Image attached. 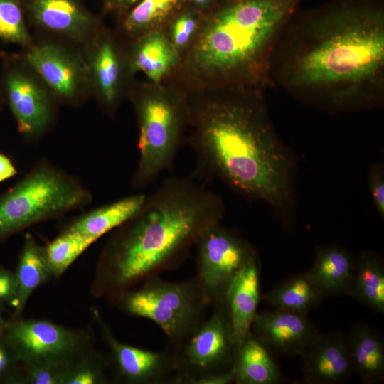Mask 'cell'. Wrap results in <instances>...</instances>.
I'll list each match as a JSON object with an SVG mask.
<instances>
[{
	"label": "cell",
	"instance_id": "cell-1",
	"mask_svg": "<svg viewBox=\"0 0 384 384\" xmlns=\"http://www.w3.org/2000/svg\"><path fill=\"white\" fill-rule=\"evenodd\" d=\"M272 87L330 113L384 101V5L381 0H331L297 12L270 64Z\"/></svg>",
	"mask_w": 384,
	"mask_h": 384
},
{
	"label": "cell",
	"instance_id": "cell-2",
	"mask_svg": "<svg viewBox=\"0 0 384 384\" xmlns=\"http://www.w3.org/2000/svg\"><path fill=\"white\" fill-rule=\"evenodd\" d=\"M265 91L230 87L188 92L186 141L202 176L218 179L286 218L294 162L270 117Z\"/></svg>",
	"mask_w": 384,
	"mask_h": 384
},
{
	"label": "cell",
	"instance_id": "cell-3",
	"mask_svg": "<svg viewBox=\"0 0 384 384\" xmlns=\"http://www.w3.org/2000/svg\"><path fill=\"white\" fill-rule=\"evenodd\" d=\"M225 212L221 197L191 178H166L146 194L134 216L113 230L97 262L93 296L111 299L178 268L201 235L220 223Z\"/></svg>",
	"mask_w": 384,
	"mask_h": 384
},
{
	"label": "cell",
	"instance_id": "cell-4",
	"mask_svg": "<svg viewBox=\"0 0 384 384\" xmlns=\"http://www.w3.org/2000/svg\"><path fill=\"white\" fill-rule=\"evenodd\" d=\"M301 0H223L164 83L185 92L230 87H272L275 44Z\"/></svg>",
	"mask_w": 384,
	"mask_h": 384
},
{
	"label": "cell",
	"instance_id": "cell-5",
	"mask_svg": "<svg viewBox=\"0 0 384 384\" xmlns=\"http://www.w3.org/2000/svg\"><path fill=\"white\" fill-rule=\"evenodd\" d=\"M138 123L139 159L132 186L142 189L173 166L186 140L188 93L169 84L146 81L131 92Z\"/></svg>",
	"mask_w": 384,
	"mask_h": 384
},
{
	"label": "cell",
	"instance_id": "cell-6",
	"mask_svg": "<svg viewBox=\"0 0 384 384\" xmlns=\"http://www.w3.org/2000/svg\"><path fill=\"white\" fill-rule=\"evenodd\" d=\"M92 195L75 176L42 160L0 196V242L47 220L88 205Z\"/></svg>",
	"mask_w": 384,
	"mask_h": 384
},
{
	"label": "cell",
	"instance_id": "cell-7",
	"mask_svg": "<svg viewBox=\"0 0 384 384\" xmlns=\"http://www.w3.org/2000/svg\"><path fill=\"white\" fill-rule=\"evenodd\" d=\"M111 299L125 314L154 322L164 333L168 346L180 347L206 319L207 303L196 278L179 282L150 277Z\"/></svg>",
	"mask_w": 384,
	"mask_h": 384
},
{
	"label": "cell",
	"instance_id": "cell-8",
	"mask_svg": "<svg viewBox=\"0 0 384 384\" xmlns=\"http://www.w3.org/2000/svg\"><path fill=\"white\" fill-rule=\"evenodd\" d=\"M174 350L182 384H195L202 378L230 370L235 345L225 300L213 304L209 317Z\"/></svg>",
	"mask_w": 384,
	"mask_h": 384
},
{
	"label": "cell",
	"instance_id": "cell-9",
	"mask_svg": "<svg viewBox=\"0 0 384 384\" xmlns=\"http://www.w3.org/2000/svg\"><path fill=\"white\" fill-rule=\"evenodd\" d=\"M197 279L209 305L225 300L230 284L256 255L252 246L220 223L206 230L196 242Z\"/></svg>",
	"mask_w": 384,
	"mask_h": 384
},
{
	"label": "cell",
	"instance_id": "cell-10",
	"mask_svg": "<svg viewBox=\"0 0 384 384\" xmlns=\"http://www.w3.org/2000/svg\"><path fill=\"white\" fill-rule=\"evenodd\" d=\"M1 325L21 364L75 361L92 348V336L88 329H71L46 320L21 317Z\"/></svg>",
	"mask_w": 384,
	"mask_h": 384
},
{
	"label": "cell",
	"instance_id": "cell-11",
	"mask_svg": "<svg viewBox=\"0 0 384 384\" xmlns=\"http://www.w3.org/2000/svg\"><path fill=\"white\" fill-rule=\"evenodd\" d=\"M102 341L109 350V366L116 380L126 384H182L176 352L154 351L119 341L100 313L93 309Z\"/></svg>",
	"mask_w": 384,
	"mask_h": 384
},
{
	"label": "cell",
	"instance_id": "cell-12",
	"mask_svg": "<svg viewBox=\"0 0 384 384\" xmlns=\"http://www.w3.org/2000/svg\"><path fill=\"white\" fill-rule=\"evenodd\" d=\"M251 333L270 352L300 356L320 334L307 313L279 309L257 312Z\"/></svg>",
	"mask_w": 384,
	"mask_h": 384
},
{
	"label": "cell",
	"instance_id": "cell-13",
	"mask_svg": "<svg viewBox=\"0 0 384 384\" xmlns=\"http://www.w3.org/2000/svg\"><path fill=\"white\" fill-rule=\"evenodd\" d=\"M4 87L8 105L18 132L26 138L40 136L50 122L52 111L46 93L30 76L18 70L6 75Z\"/></svg>",
	"mask_w": 384,
	"mask_h": 384
},
{
	"label": "cell",
	"instance_id": "cell-14",
	"mask_svg": "<svg viewBox=\"0 0 384 384\" xmlns=\"http://www.w3.org/2000/svg\"><path fill=\"white\" fill-rule=\"evenodd\" d=\"M90 70L101 102L108 112L113 113L120 101L126 79L134 75L127 51L123 52L118 42L107 32L98 36L93 46Z\"/></svg>",
	"mask_w": 384,
	"mask_h": 384
},
{
	"label": "cell",
	"instance_id": "cell-15",
	"mask_svg": "<svg viewBox=\"0 0 384 384\" xmlns=\"http://www.w3.org/2000/svg\"><path fill=\"white\" fill-rule=\"evenodd\" d=\"M302 357L306 384H342L353 373L346 336L341 331L320 334Z\"/></svg>",
	"mask_w": 384,
	"mask_h": 384
},
{
	"label": "cell",
	"instance_id": "cell-16",
	"mask_svg": "<svg viewBox=\"0 0 384 384\" xmlns=\"http://www.w3.org/2000/svg\"><path fill=\"white\" fill-rule=\"evenodd\" d=\"M26 60L60 97L71 99L78 93L82 82L80 66L59 47L50 43L34 46L26 52Z\"/></svg>",
	"mask_w": 384,
	"mask_h": 384
},
{
	"label": "cell",
	"instance_id": "cell-17",
	"mask_svg": "<svg viewBox=\"0 0 384 384\" xmlns=\"http://www.w3.org/2000/svg\"><path fill=\"white\" fill-rule=\"evenodd\" d=\"M127 54L132 73H142L147 81L154 84L164 83L181 58L163 30L137 38L129 43Z\"/></svg>",
	"mask_w": 384,
	"mask_h": 384
},
{
	"label": "cell",
	"instance_id": "cell-18",
	"mask_svg": "<svg viewBox=\"0 0 384 384\" xmlns=\"http://www.w3.org/2000/svg\"><path fill=\"white\" fill-rule=\"evenodd\" d=\"M257 255L251 258L235 277L225 296L235 348L251 334L261 295L260 268Z\"/></svg>",
	"mask_w": 384,
	"mask_h": 384
},
{
	"label": "cell",
	"instance_id": "cell-19",
	"mask_svg": "<svg viewBox=\"0 0 384 384\" xmlns=\"http://www.w3.org/2000/svg\"><path fill=\"white\" fill-rule=\"evenodd\" d=\"M33 21L48 30L75 38L94 26L92 16L76 0H25Z\"/></svg>",
	"mask_w": 384,
	"mask_h": 384
},
{
	"label": "cell",
	"instance_id": "cell-20",
	"mask_svg": "<svg viewBox=\"0 0 384 384\" xmlns=\"http://www.w3.org/2000/svg\"><path fill=\"white\" fill-rule=\"evenodd\" d=\"M353 372L366 384L384 380V341L380 333L364 322L354 324L346 336Z\"/></svg>",
	"mask_w": 384,
	"mask_h": 384
},
{
	"label": "cell",
	"instance_id": "cell-21",
	"mask_svg": "<svg viewBox=\"0 0 384 384\" xmlns=\"http://www.w3.org/2000/svg\"><path fill=\"white\" fill-rule=\"evenodd\" d=\"M355 271L356 262L351 255L336 246L319 250L309 270L324 297L352 296Z\"/></svg>",
	"mask_w": 384,
	"mask_h": 384
},
{
	"label": "cell",
	"instance_id": "cell-22",
	"mask_svg": "<svg viewBox=\"0 0 384 384\" xmlns=\"http://www.w3.org/2000/svg\"><path fill=\"white\" fill-rule=\"evenodd\" d=\"M232 370L236 384H276L282 379L270 351L252 333L235 348Z\"/></svg>",
	"mask_w": 384,
	"mask_h": 384
},
{
	"label": "cell",
	"instance_id": "cell-23",
	"mask_svg": "<svg viewBox=\"0 0 384 384\" xmlns=\"http://www.w3.org/2000/svg\"><path fill=\"white\" fill-rule=\"evenodd\" d=\"M18 292L11 319L21 316L33 292L53 277L46 248L27 234L19 254L16 270Z\"/></svg>",
	"mask_w": 384,
	"mask_h": 384
},
{
	"label": "cell",
	"instance_id": "cell-24",
	"mask_svg": "<svg viewBox=\"0 0 384 384\" xmlns=\"http://www.w3.org/2000/svg\"><path fill=\"white\" fill-rule=\"evenodd\" d=\"M146 196V193H136L95 208L76 219L67 229L97 240L134 216Z\"/></svg>",
	"mask_w": 384,
	"mask_h": 384
},
{
	"label": "cell",
	"instance_id": "cell-25",
	"mask_svg": "<svg viewBox=\"0 0 384 384\" xmlns=\"http://www.w3.org/2000/svg\"><path fill=\"white\" fill-rule=\"evenodd\" d=\"M186 0H140L123 14L121 31L129 43L140 36L162 30Z\"/></svg>",
	"mask_w": 384,
	"mask_h": 384
},
{
	"label": "cell",
	"instance_id": "cell-26",
	"mask_svg": "<svg viewBox=\"0 0 384 384\" xmlns=\"http://www.w3.org/2000/svg\"><path fill=\"white\" fill-rule=\"evenodd\" d=\"M325 297L309 272L291 277L261 295V299L275 309L308 313Z\"/></svg>",
	"mask_w": 384,
	"mask_h": 384
},
{
	"label": "cell",
	"instance_id": "cell-27",
	"mask_svg": "<svg viewBox=\"0 0 384 384\" xmlns=\"http://www.w3.org/2000/svg\"><path fill=\"white\" fill-rule=\"evenodd\" d=\"M352 296L375 312L384 313V265L375 254L363 252L356 262Z\"/></svg>",
	"mask_w": 384,
	"mask_h": 384
},
{
	"label": "cell",
	"instance_id": "cell-28",
	"mask_svg": "<svg viewBox=\"0 0 384 384\" xmlns=\"http://www.w3.org/2000/svg\"><path fill=\"white\" fill-rule=\"evenodd\" d=\"M95 241L89 236L66 228L45 246L53 277H60Z\"/></svg>",
	"mask_w": 384,
	"mask_h": 384
},
{
	"label": "cell",
	"instance_id": "cell-29",
	"mask_svg": "<svg viewBox=\"0 0 384 384\" xmlns=\"http://www.w3.org/2000/svg\"><path fill=\"white\" fill-rule=\"evenodd\" d=\"M203 17L204 14L186 2L162 29L180 56L193 43L201 29Z\"/></svg>",
	"mask_w": 384,
	"mask_h": 384
},
{
	"label": "cell",
	"instance_id": "cell-30",
	"mask_svg": "<svg viewBox=\"0 0 384 384\" xmlns=\"http://www.w3.org/2000/svg\"><path fill=\"white\" fill-rule=\"evenodd\" d=\"M76 360H50L21 364L15 384H64Z\"/></svg>",
	"mask_w": 384,
	"mask_h": 384
},
{
	"label": "cell",
	"instance_id": "cell-31",
	"mask_svg": "<svg viewBox=\"0 0 384 384\" xmlns=\"http://www.w3.org/2000/svg\"><path fill=\"white\" fill-rule=\"evenodd\" d=\"M108 366V359L91 348L74 362L64 384L107 383L106 370Z\"/></svg>",
	"mask_w": 384,
	"mask_h": 384
},
{
	"label": "cell",
	"instance_id": "cell-32",
	"mask_svg": "<svg viewBox=\"0 0 384 384\" xmlns=\"http://www.w3.org/2000/svg\"><path fill=\"white\" fill-rule=\"evenodd\" d=\"M0 38L27 46L31 41L19 0H0Z\"/></svg>",
	"mask_w": 384,
	"mask_h": 384
},
{
	"label": "cell",
	"instance_id": "cell-33",
	"mask_svg": "<svg viewBox=\"0 0 384 384\" xmlns=\"http://www.w3.org/2000/svg\"><path fill=\"white\" fill-rule=\"evenodd\" d=\"M21 363L0 324V384H15Z\"/></svg>",
	"mask_w": 384,
	"mask_h": 384
},
{
	"label": "cell",
	"instance_id": "cell-34",
	"mask_svg": "<svg viewBox=\"0 0 384 384\" xmlns=\"http://www.w3.org/2000/svg\"><path fill=\"white\" fill-rule=\"evenodd\" d=\"M18 292V279L15 272L0 267V299L14 307Z\"/></svg>",
	"mask_w": 384,
	"mask_h": 384
},
{
	"label": "cell",
	"instance_id": "cell-35",
	"mask_svg": "<svg viewBox=\"0 0 384 384\" xmlns=\"http://www.w3.org/2000/svg\"><path fill=\"white\" fill-rule=\"evenodd\" d=\"M369 183L374 204L380 215L384 216V173L380 165L371 168Z\"/></svg>",
	"mask_w": 384,
	"mask_h": 384
},
{
	"label": "cell",
	"instance_id": "cell-36",
	"mask_svg": "<svg viewBox=\"0 0 384 384\" xmlns=\"http://www.w3.org/2000/svg\"><path fill=\"white\" fill-rule=\"evenodd\" d=\"M17 169L12 160L5 154L0 152V183L16 175Z\"/></svg>",
	"mask_w": 384,
	"mask_h": 384
},
{
	"label": "cell",
	"instance_id": "cell-37",
	"mask_svg": "<svg viewBox=\"0 0 384 384\" xmlns=\"http://www.w3.org/2000/svg\"><path fill=\"white\" fill-rule=\"evenodd\" d=\"M140 0H103L104 9L107 11L124 14Z\"/></svg>",
	"mask_w": 384,
	"mask_h": 384
},
{
	"label": "cell",
	"instance_id": "cell-38",
	"mask_svg": "<svg viewBox=\"0 0 384 384\" xmlns=\"http://www.w3.org/2000/svg\"><path fill=\"white\" fill-rule=\"evenodd\" d=\"M223 1V0H186V2L205 14L213 9Z\"/></svg>",
	"mask_w": 384,
	"mask_h": 384
},
{
	"label": "cell",
	"instance_id": "cell-39",
	"mask_svg": "<svg viewBox=\"0 0 384 384\" xmlns=\"http://www.w3.org/2000/svg\"><path fill=\"white\" fill-rule=\"evenodd\" d=\"M6 304L0 299V324L4 323L6 320H4L3 314L6 311Z\"/></svg>",
	"mask_w": 384,
	"mask_h": 384
}]
</instances>
